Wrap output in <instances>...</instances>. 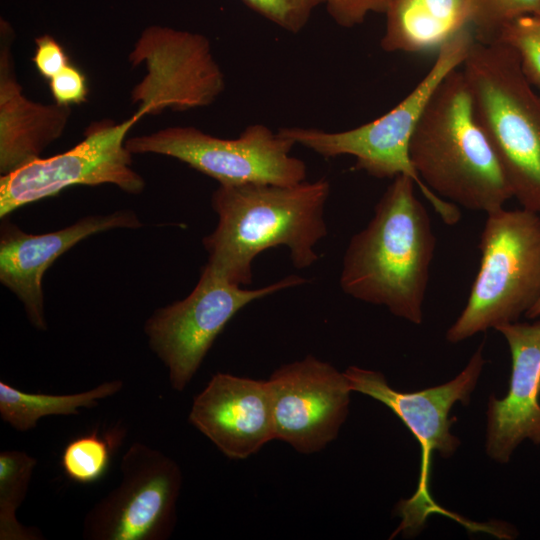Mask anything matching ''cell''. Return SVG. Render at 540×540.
<instances>
[{"label": "cell", "instance_id": "6da1fadb", "mask_svg": "<svg viewBox=\"0 0 540 540\" xmlns=\"http://www.w3.org/2000/svg\"><path fill=\"white\" fill-rule=\"evenodd\" d=\"M329 193L325 177L292 185H219L211 197L218 223L203 238L206 265L240 286L252 283L254 259L273 247H288L296 268L311 266L318 260L315 245L327 235Z\"/></svg>", "mask_w": 540, "mask_h": 540}, {"label": "cell", "instance_id": "7a4b0ae2", "mask_svg": "<svg viewBox=\"0 0 540 540\" xmlns=\"http://www.w3.org/2000/svg\"><path fill=\"white\" fill-rule=\"evenodd\" d=\"M415 186L409 176L393 178L367 226L349 241L340 286L355 299L419 325L436 238Z\"/></svg>", "mask_w": 540, "mask_h": 540}, {"label": "cell", "instance_id": "3957f363", "mask_svg": "<svg viewBox=\"0 0 540 540\" xmlns=\"http://www.w3.org/2000/svg\"><path fill=\"white\" fill-rule=\"evenodd\" d=\"M412 165L441 198L486 214L513 198L499 159L478 123L462 70L436 88L413 133Z\"/></svg>", "mask_w": 540, "mask_h": 540}, {"label": "cell", "instance_id": "277c9868", "mask_svg": "<svg viewBox=\"0 0 540 540\" xmlns=\"http://www.w3.org/2000/svg\"><path fill=\"white\" fill-rule=\"evenodd\" d=\"M475 117L488 137L521 208L540 214V94L515 51L474 40L461 66Z\"/></svg>", "mask_w": 540, "mask_h": 540}, {"label": "cell", "instance_id": "5b68a950", "mask_svg": "<svg viewBox=\"0 0 540 540\" xmlns=\"http://www.w3.org/2000/svg\"><path fill=\"white\" fill-rule=\"evenodd\" d=\"M475 40L471 27L446 40L424 78L394 108L356 128L328 132L317 128L284 127L279 132L292 142L329 159L341 155L355 158L354 169L376 178L411 177L416 187L447 225L461 218L459 207L429 189L416 173L409 155L413 133L436 88L453 70L461 67Z\"/></svg>", "mask_w": 540, "mask_h": 540}, {"label": "cell", "instance_id": "8992f818", "mask_svg": "<svg viewBox=\"0 0 540 540\" xmlns=\"http://www.w3.org/2000/svg\"><path fill=\"white\" fill-rule=\"evenodd\" d=\"M480 266L466 305L446 332L456 344L517 322L540 297V215L521 208L487 213Z\"/></svg>", "mask_w": 540, "mask_h": 540}, {"label": "cell", "instance_id": "52a82bcc", "mask_svg": "<svg viewBox=\"0 0 540 540\" xmlns=\"http://www.w3.org/2000/svg\"><path fill=\"white\" fill-rule=\"evenodd\" d=\"M483 343L477 348L464 369L450 381L423 389L404 392L389 385L383 373L348 367L344 373L353 392L367 395L387 406L416 438L421 451L420 469L414 494L398 502L395 515L401 518L393 533L405 537L417 535L427 519L435 513H445L430 492L434 454L450 458L460 446V439L451 433L456 421L450 418L457 403L468 405L482 373L485 359Z\"/></svg>", "mask_w": 540, "mask_h": 540}, {"label": "cell", "instance_id": "ba28073f", "mask_svg": "<svg viewBox=\"0 0 540 540\" xmlns=\"http://www.w3.org/2000/svg\"><path fill=\"white\" fill-rule=\"evenodd\" d=\"M125 145L132 154L178 159L219 185H292L305 181L307 175L305 162L291 155L295 143L260 123L247 126L233 139L193 126H173L126 139Z\"/></svg>", "mask_w": 540, "mask_h": 540}, {"label": "cell", "instance_id": "9c48e42d", "mask_svg": "<svg viewBox=\"0 0 540 540\" xmlns=\"http://www.w3.org/2000/svg\"><path fill=\"white\" fill-rule=\"evenodd\" d=\"M307 282L290 275L261 288L243 289L205 265L186 298L155 310L144 325L150 349L168 369L171 387L185 390L217 336L244 306Z\"/></svg>", "mask_w": 540, "mask_h": 540}, {"label": "cell", "instance_id": "30bf717a", "mask_svg": "<svg viewBox=\"0 0 540 540\" xmlns=\"http://www.w3.org/2000/svg\"><path fill=\"white\" fill-rule=\"evenodd\" d=\"M140 119L135 112L120 123L104 120L92 124L73 148L1 175V219L73 185L112 184L130 194L141 193L145 181L132 168V153L125 145L128 131Z\"/></svg>", "mask_w": 540, "mask_h": 540}, {"label": "cell", "instance_id": "8fae6325", "mask_svg": "<svg viewBox=\"0 0 540 540\" xmlns=\"http://www.w3.org/2000/svg\"><path fill=\"white\" fill-rule=\"evenodd\" d=\"M121 481L87 513L90 540H166L174 530L182 487L179 465L161 451L135 442L120 463Z\"/></svg>", "mask_w": 540, "mask_h": 540}, {"label": "cell", "instance_id": "7c38bea8", "mask_svg": "<svg viewBox=\"0 0 540 540\" xmlns=\"http://www.w3.org/2000/svg\"><path fill=\"white\" fill-rule=\"evenodd\" d=\"M146 74L131 91L141 116L166 109L185 111L212 104L225 89V77L205 35L175 28L146 27L129 54Z\"/></svg>", "mask_w": 540, "mask_h": 540}, {"label": "cell", "instance_id": "4fadbf2b", "mask_svg": "<svg viewBox=\"0 0 540 540\" xmlns=\"http://www.w3.org/2000/svg\"><path fill=\"white\" fill-rule=\"evenodd\" d=\"M275 439L312 454L334 441L353 392L344 372L312 355L284 364L269 377Z\"/></svg>", "mask_w": 540, "mask_h": 540}, {"label": "cell", "instance_id": "5bb4252c", "mask_svg": "<svg viewBox=\"0 0 540 540\" xmlns=\"http://www.w3.org/2000/svg\"><path fill=\"white\" fill-rule=\"evenodd\" d=\"M141 221L132 210L88 215L54 232L33 235L10 221L0 227V281L24 306L27 319L45 331L42 280L55 260L87 237L112 229H138Z\"/></svg>", "mask_w": 540, "mask_h": 540}, {"label": "cell", "instance_id": "9a60e30c", "mask_svg": "<svg viewBox=\"0 0 540 540\" xmlns=\"http://www.w3.org/2000/svg\"><path fill=\"white\" fill-rule=\"evenodd\" d=\"M188 420L226 457L246 459L275 439L267 380L218 372L195 396Z\"/></svg>", "mask_w": 540, "mask_h": 540}, {"label": "cell", "instance_id": "2e32d148", "mask_svg": "<svg viewBox=\"0 0 540 540\" xmlns=\"http://www.w3.org/2000/svg\"><path fill=\"white\" fill-rule=\"evenodd\" d=\"M497 331L509 347L511 374L505 396L488 399L485 451L506 464L524 441L540 444V318L509 323Z\"/></svg>", "mask_w": 540, "mask_h": 540}, {"label": "cell", "instance_id": "e0dca14e", "mask_svg": "<svg viewBox=\"0 0 540 540\" xmlns=\"http://www.w3.org/2000/svg\"><path fill=\"white\" fill-rule=\"evenodd\" d=\"M11 24L0 20V173L8 174L40 158L64 132L69 106L26 98L14 70Z\"/></svg>", "mask_w": 540, "mask_h": 540}, {"label": "cell", "instance_id": "ac0fdd59", "mask_svg": "<svg viewBox=\"0 0 540 540\" xmlns=\"http://www.w3.org/2000/svg\"><path fill=\"white\" fill-rule=\"evenodd\" d=\"M380 46L386 52L418 53L438 49L471 27L472 0H393L386 13Z\"/></svg>", "mask_w": 540, "mask_h": 540}, {"label": "cell", "instance_id": "d6986e66", "mask_svg": "<svg viewBox=\"0 0 540 540\" xmlns=\"http://www.w3.org/2000/svg\"><path fill=\"white\" fill-rule=\"evenodd\" d=\"M123 385L121 380H112L88 391L55 395L24 392L0 381V417L15 430L26 432L43 417L79 415L81 408H95L100 400L117 394Z\"/></svg>", "mask_w": 540, "mask_h": 540}, {"label": "cell", "instance_id": "ffe728a7", "mask_svg": "<svg viewBox=\"0 0 540 540\" xmlns=\"http://www.w3.org/2000/svg\"><path fill=\"white\" fill-rule=\"evenodd\" d=\"M36 458L24 451L5 450L0 453V539L40 540L37 528L22 525L16 517L25 499Z\"/></svg>", "mask_w": 540, "mask_h": 540}, {"label": "cell", "instance_id": "44dd1931", "mask_svg": "<svg viewBox=\"0 0 540 540\" xmlns=\"http://www.w3.org/2000/svg\"><path fill=\"white\" fill-rule=\"evenodd\" d=\"M123 436L124 431L115 428L103 435L93 431L69 441L61 455L65 475L79 484H92L102 479Z\"/></svg>", "mask_w": 540, "mask_h": 540}, {"label": "cell", "instance_id": "7402d4cb", "mask_svg": "<svg viewBox=\"0 0 540 540\" xmlns=\"http://www.w3.org/2000/svg\"><path fill=\"white\" fill-rule=\"evenodd\" d=\"M496 41L511 47L528 81L540 90V14H527L508 23Z\"/></svg>", "mask_w": 540, "mask_h": 540}, {"label": "cell", "instance_id": "603a6c76", "mask_svg": "<svg viewBox=\"0 0 540 540\" xmlns=\"http://www.w3.org/2000/svg\"><path fill=\"white\" fill-rule=\"evenodd\" d=\"M472 30L477 41L497 40L502 29L514 19L527 14H540V0H472Z\"/></svg>", "mask_w": 540, "mask_h": 540}, {"label": "cell", "instance_id": "cb8c5ba5", "mask_svg": "<svg viewBox=\"0 0 540 540\" xmlns=\"http://www.w3.org/2000/svg\"><path fill=\"white\" fill-rule=\"evenodd\" d=\"M248 8L290 33H299L323 0H241Z\"/></svg>", "mask_w": 540, "mask_h": 540}, {"label": "cell", "instance_id": "d4e9b609", "mask_svg": "<svg viewBox=\"0 0 540 540\" xmlns=\"http://www.w3.org/2000/svg\"><path fill=\"white\" fill-rule=\"evenodd\" d=\"M393 0H323L333 21L343 28L363 23L370 13L385 14Z\"/></svg>", "mask_w": 540, "mask_h": 540}, {"label": "cell", "instance_id": "484cf974", "mask_svg": "<svg viewBox=\"0 0 540 540\" xmlns=\"http://www.w3.org/2000/svg\"><path fill=\"white\" fill-rule=\"evenodd\" d=\"M49 87L55 103L65 106L84 102L88 94L85 75L71 64L49 80Z\"/></svg>", "mask_w": 540, "mask_h": 540}, {"label": "cell", "instance_id": "4316f807", "mask_svg": "<svg viewBox=\"0 0 540 540\" xmlns=\"http://www.w3.org/2000/svg\"><path fill=\"white\" fill-rule=\"evenodd\" d=\"M35 43L32 61L43 77L50 80L70 64L63 47L54 37L41 35L35 39Z\"/></svg>", "mask_w": 540, "mask_h": 540}, {"label": "cell", "instance_id": "83f0119b", "mask_svg": "<svg viewBox=\"0 0 540 540\" xmlns=\"http://www.w3.org/2000/svg\"><path fill=\"white\" fill-rule=\"evenodd\" d=\"M525 317L531 320L540 318V297L530 308V310L525 314Z\"/></svg>", "mask_w": 540, "mask_h": 540}]
</instances>
